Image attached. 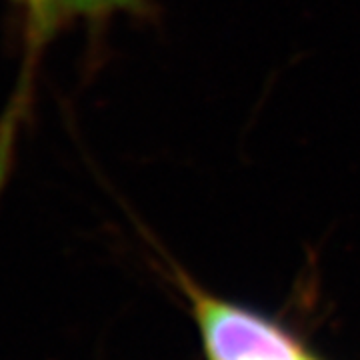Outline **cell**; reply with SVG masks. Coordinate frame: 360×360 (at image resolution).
Wrapping results in <instances>:
<instances>
[{
	"label": "cell",
	"mask_w": 360,
	"mask_h": 360,
	"mask_svg": "<svg viewBox=\"0 0 360 360\" xmlns=\"http://www.w3.org/2000/svg\"><path fill=\"white\" fill-rule=\"evenodd\" d=\"M208 360H307L292 336L255 310L208 295L180 274Z\"/></svg>",
	"instance_id": "1"
},
{
	"label": "cell",
	"mask_w": 360,
	"mask_h": 360,
	"mask_svg": "<svg viewBox=\"0 0 360 360\" xmlns=\"http://www.w3.org/2000/svg\"><path fill=\"white\" fill-rule=\"evenodd\" d=\"M28 11V30L32 42H44L58 26L77 18L103 20L115 14L142 16L148 13V0H22Z\"/></svg>",
	"instance_id": "2"
},
{
	"label": "cell",
	"mask_w": 360,
	"mask_h": 360,
	"mask_svg": "<svg viewBox=\"0 0 360 360\" xmlns=\"http://www.w3.org/2000/svg\"><path fill=\"white\" fill-rule=\"evenodd\" d=\"M307 360H310V359H307Z\"/></svg>",
	"instance_id": "3"
}]
</instances>
